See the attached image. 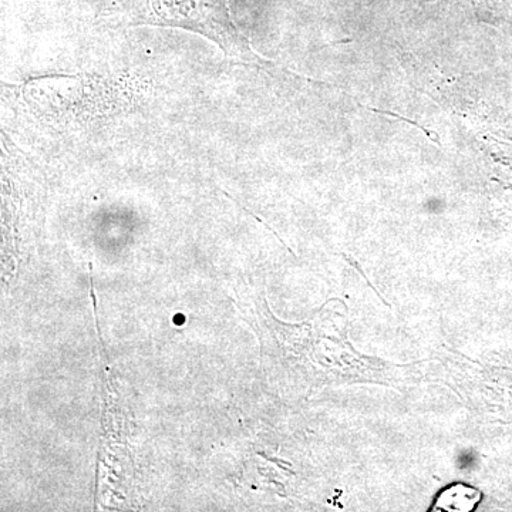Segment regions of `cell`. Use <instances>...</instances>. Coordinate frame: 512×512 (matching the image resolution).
Listing matches in <instances>:
<instances>
[{
    "mask_svg": "<svg viewBox=\"0 0 512 512\" xmlns=\"http://www.w3.org/2000/svg\"><path fill=\"white\" fill-rule=\"evenodd\" d=\"M131 25L170 26L207 37L229 59L258 62L248 40L239 33L228 0H131Z\"/></svg>",
    "mask_w": 512,
    "mask_h": 512,
    "instance_id": "1",
    "label": "cell"
},
{
    "mask_svg": "<svg viewBox=\"0 0 512 512\" xmlns=\"http://www.w3.org/2000/svg\"><path fill=\"white\" fill-rule=\"evenodd\" d=\"M481 501V493L476 488L464 484L448 487L437 498L433 511L470 512L476 510Z\"/></svg>",
    "mask_w": 512,
    "mask_h": 512,
    "instance_id": "2",
    "label": "cell"
},
{
    "mask_svg": "<svg viewBox=\"0 0 512 512\" xmlns=\"http://www.w3.org/2000/svg\"><path fill=\"white\" fill-rule=\"evenodd\" d=\"M484 20H505L512 23V0H460Z\"/></svg>",
    "mask_w": 512,
    "mask_h": 512,
    "instance_id": "3",
    "label": "cell"
}]
</instances>
